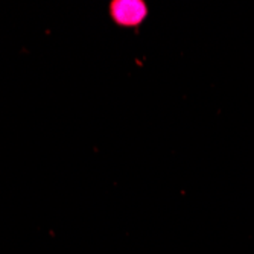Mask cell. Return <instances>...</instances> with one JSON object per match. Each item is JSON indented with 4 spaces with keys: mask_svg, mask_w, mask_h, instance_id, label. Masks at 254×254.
<instances>
[{
    "mask_svg": "<svg viewBox=\"0 0 254 254\" xmlns=\"http://www.w3.org/2000/svg\"><path fill=\"white\" fill-rule=\"evenodd\" d=\"M110 15L118 26L138 28L148 17V5L143 0H113Z\"/></svg>",
    "mask_w": 254,
    "mask_h": 254,
    "instance_id": "cell-1",
    "label": "cell"
}]
</instances>
